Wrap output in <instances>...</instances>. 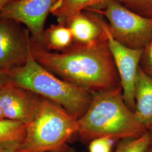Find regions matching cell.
Returning a JSON list of instances; mask_svg holds the SVG:
<instances>
[{
  "label": "cell",
  "instance_id": "1",
  "mask_svg": "<svg viewBox=\"0 0 152 152\" xmlns=\"http://www.w3.org/2000/svg\"><path fill=\"white\" fill-rule=\"evenodd\" d=\"M30 48L34 59L45 69L91 94L121 86L105 32L96 41L74 42L61 52L49 51L31 36Z\"/></svg>",
  "mask_w": 152,
  "mask_h": 152
},
{
  "label": "cell",
  "instance_id": "2",
  "mask_svg": "<svg viewBox=\"0 0 152 152\" xmlns=\"http://www.w3.org/2000/svg\"><path fill=\"white\" fill-rule=\"evenodd\" d=\"M83 140L108 137L114 141L136 138L148 132L125 103L122 87L92 94L88 108L78 119Z\"/></svg>",
  "mask_w": 152,
  "mask_h": 152
},
{
  "label": "cell",
  "instance_id": "3",
  "mask_svg": "<svg viewBox=\"0 0 152 152\" xmlns=\"http://www.w3.org/2000/svg\"><path fill=\"white\" fill-rule=\"evenodd\" d=\"M11 81L58 104L78 120L91 102L92 94L61 80L29 55L24 65L10 71Z\"/></svg>",
  "mask_w": 152,
  "mask_h": 152
},
{
  "label": "cell",
  "instance_id": "4",
  "mask_svg": "<svg viewBox=\"0 0 152 152\" xmlns=\"http://www.w3.org/2000/svg\"><path fill=\"white\" fill-rule=\"evenodd\" d=\"M78 130L77 118L44 98L36 115L26 125L25 137L15 152H67V142Z\"/></svg>",
  "mask_w": 152,
  "mask_h": 152
},
{
  "label": "cell",
  "instance_id": "5",
  "mask_svg": "<svg viewBox=\"0 0 152 152\" xmlns=\"http://www.w3.org/2000/svg\"><path fill=\"white\" fill-rule=\"evenodd\" d=\"M85 10L105 16L112 36L133 49H143L152 38V19L140 16L117 0H106Z\"/></svg>",
  "mask_w": 152,
  "mask_h": 152
},
{
  "label": "cell",
  "instance_id": "6",
  "mask_svg": "<svg viewBox=\"0 0 152 152\" xmlns=\"http://www.w3.org/2000/svg\"><path fill=\"white\" fill-rule=\"evenodd\" d=\"M92 18L98 22L106 33L108 46L118 73L123 96L127 107L134 113L135 109V86L142 49L129 48L121 44L112 36L108 23L103 16L89 11Z\"/></svg>",
  "mask_w": 152,
  "mask_h": 152
},
{
  "label": "cell",
  "instance_id": "7",
  "mask_svg": "<svg viewBox=\"0 0 152 152\" xmlns=\"http://www.w3.org/2000/svg\"><path fill=\"white\" fill-rule=\"evenodd\" d=\"M22 24L0 19V69L11 70L24 65L31 54V33Z\"/></svg>",
  "mask_w": 152,
  "mask_h": 152
},
{
  "label": "cell",
  "instance_id": "8",
  "mask_svg": "<svg viewBox=\"0 0 152 152\" xmlns=\"http://www.w3.org/2000/svg\"><path fill=\"white\" fill-rule=\"evenodd\" d=\"M58 0H16L0 11V19H12L24 25L34 39L41 43L44 26Z\"/></svg>",
  "mask_w": 152,
  "mask_h": 152
},
{
  "label": "cell",
  "instance_id": "9",
  "mask_svg": "<svg viewBox=\"0 0 152 152\" xmlns=\"http://www.w3.org/2000/svg\"><path fill=\"white\" fill-rule=\"evenodd\" d=\"M44 97L9 82L0 88V107L5 119L26 125L32 121Z\"/></svg>",
  "mask_w": 152,
  "mask_h": 152
},
{
  "label": "cell",
  "instance_id": "10",
  "mask_svg": "<svg viewBox=\"0 0 152 152\" xmlns=\"http://www.w3.org/2000/svg\"><path fill=\"white\" fill-rule=\"evenodd\" d=\"M136 118L147 129L152 124V77L139 67L135 86Z\"/></svg>",
  "mask_w": 152,
  "mask_h": 152
},
{
  "label": "cell",
  "instance_id": "11",
  "mask_svg": "<svg viewBox=\"0 0 152 152\" xmlns=\"http://www.w3.org/2000/svg\"><path fill=\"white\" fill-rule=\"evenodd\" d=\"M64 24L69 28L73 41L77 43H91L101 38L105 33L102 27L86 10L72 16Z\"/></svg>",
  "mask_w": 152,
  "mask_h": 152
},
{
  "label": "cell",
  "instance_id": "12",
  "mask_svg": "<svg viewBox=\"0 0 152 152\" xmlns=\"http://www.w3.org/2000/svg\"><path fill=\"white\" fill-rule=\"evenodd\" d=\"M73 42L69 28L64 24L58 23L51 25L44 31L40 44L49 51L61 52L69 48Z\"/></svg>",
  "mask_w": 152,
  "mask_h": 152
},
{
  "label": "cell",
  "instance_id": "13",
  "mask_svg": "<svg viewBox=\"0 0 152 152\" xmlns=\"http://www.w3.org/2000/svg\"><path fill=\"white\" fill-rule=\"evenodd\" d=\"M106 0H58L50 13L55 16L58 23L65 24L72 16L98 5Z\"/></svg>",
  "mask_w": 152,
  "mask_h": 152
},
{
  "label": "cell",
  "instance_id": "14",
  "mask_svg": "<svg viewBox=\"0 0 152 152\" xmlns=\"http://www.w3.org/2000/svg\"><path fill=\"white\" fill-rule=\"evenodd\" d=\"M26 125L4 119L0 121V148L18 146L24 138Z\"/></svg>",
  "mask_w": 152,
  "mask_h": 152
},
{
  "label": "cell",
  "instance_id": "15",
  "mask_svg": "<svg viewBox=\"0 0 152 152\" xmlns=\"http://www.w3.org/2000/svg\"><path fill=\"white\" fill-rule=\"evenodd\" d=\"M152 145L148 132L142 136L121 140L114 152H145Z\"/></svg>",
  "mask_w": 152,
  "mask_h": 152
},
{
  "label": "cell",
  "instance_id": "16",
  "mask_svg": "<svg viewBox=\"0 0 152 152\" xmlns=\"http://www.w3.org/2000/svg\"><path fill=\"white\" fill-rule=\"evenodd\" d=\"M138 15L152 19V0H117Z\"/></svg>",
  "mask_w": 152,
  "mask_h": 152
},
{
  "label": "cell",
  "instance_id": "17",
  "mask_svg": "<svg viewBox=\"0 0 152 152\" xmlns=\"http://www.w3.org/2000/svg\"><path fill=\"white\" fill-rule=\"evenodd\" d=\"M139 67L148 75L152 77V38L142 49Z\"/></svg>",
  "mask_w": 152,
  "mask_h": 152
},
{
  "label": "cell",
  "instance_id": "18",
  "mask_svg": "<svg viewBox=\"0 0 152 152\" xmlns=\"http://www.w3.org/2000/svg\"><path fill=\"white\" fill-rule=\"evenodd\" d=\"M114 140L108 137H99L92 140L89 145L90 152H111Z\"/></svg>",
  "mask_w": 152,
  "mask_h": 152
},
{
  "label": "cell",
  "instance_id": "19",
  "mask_svg": "<svg viewBox=\"0 0 152 152\" xmlns=\"http://www.w3.org/2000/svg\"><path fill=\"white\" fill-rule=\"evenodd\" d=\"M10 81H11L10 71L0 69V88Z\"/></svg>",
  "mask_w": 152,
  "mask_h": 152
},
{
  "label": "cell",
  "instance_id": "20",
  "mask_svg": "<svg viewBox=\"0 0 152 152\" xmlns=\"http://www.w3.org/2000/svg\"><path fill=\"white\" fill-rule=\"evenodd\" d=\"M18 147V146H13V147L0 148V152H15Z\"/></svg>",
  "mask_w": 152,
  "mask_h": 152
},
{
  "label": "cell",
  "instance_id": "21",
  "mask_svg": "<svg viewBox=\"0 0 152 152\" xmlns=\"http://www.w3.org/2000/svg\"><path fill=\"white\" fill-rule=\"evenodd\" d=\"M16 0H0V11L6 6Z\"/></svg>",
  "mask_w": 152,
  "mask_h": 152
},
{
  "label": "cell",
  "instance_id": "22",
  "mask_svg": "<svg viewBox=\"0 0 152 152\" xmlns=\"http://www.w3.org/2000/svg\"><path fill=\"white\" fill-rule=\"evenodd\" d=\"M148 132L149 135V136H150L151 141V144H152V124L148 127Z\"/></svg>",
  "mask_w": 152,
  "mask_h": 152
},
{
  "label": "cell",
  "instance_id": "23",
  "mask_svg": "<svg viewBox=\"0 0 152 152\" xmlns=\"http://www.w3.org/2000/svg\"><path fill=\"white\" fill-rule=\"evenodd\" d=\"M4 119H5V115H4V113L2 112V109H1V107H0V121L4 120Z\"/></svg>",
  "mask_w": 152,
  "mask_h": 152
},
{
  "label": "cell",
  "instance_id": "24",
  "mask_svg": "<svg viewBox=\"0 0 152 152\" xmlns=\"http://www.w3.org/2000/svg\"><path fill=\"white\" fill-rule=\"evenodd\" d=\"M67 152H76V151L75 150V149H73V148H70L69 147V149L68 150V151Z\"/></svg>",
  "mask_w": 152,
  "mask_h": 152
},
{
  "label": "cell",
  "instance_id": "25",
  "mask_svg": "<svg viewBox=\"0 0 152 152\" xmlns=\"http://www.w3.org/2000/svg\"><path fill=\"white\" fill-rule=\"evenodd\" d=\"M145 152H152V145H151L149 148L147 149V151Z\"/></svg>",
  "mask_w": 152,
  "mask_h": 152
}]
</instances>
